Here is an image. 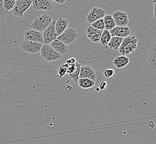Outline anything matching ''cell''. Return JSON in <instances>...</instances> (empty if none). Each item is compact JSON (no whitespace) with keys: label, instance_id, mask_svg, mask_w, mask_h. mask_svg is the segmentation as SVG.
<instances>
[{"label":"cell","instance_id":"obj_1","mask_svg":"<svg viewBox=\"0 0 156 144\" xmlns=\"http://www.w3.org/2000/svg\"><path fill=\"white\" fill-rule=\"evenodd\" d=\"M138 39L135 36H129L123 38L119 52L121 56H127L133 53L137 48Z\"/></svg>","mask_w":156,"mask_h":144},{"label":"cell","instance_id":"obj_2","mask_svg":"<svg viewBox=\"0 0 156 144\" xmlns=\"http://www.w3.org/2000/svg\"><path fill=\"white\" fill-rule=\"evenodd\" d=\"M51 20V16L47 14L39 16L32 22L30 27V29L42 33L49 26Z\"/></svg>","mask_w":156,"mask_h":144},{"label":"cell","instance_id":"obj_3","mask_svg":"<svg viewBox=\"0 0 156 144\" xmlns=\"http://www.w3.org/2000/svg\"><path fill=\"white\" fill-rule=\"evenodd\" d=\"M39 52L42 58L47 62L58 61L62 59V55L55 51L49 45H43Z\"/></svg>","mask_w":156,"mask_h":144},{"label":"cell","instance_id":"obj_4","mask_svg":"<svg viewBox=\"0 0 156 144\" xmlns=\"http://www.w3.org/2000/svg\"><path fill=\"white\" fill-rule=\"evenodd\" d=\"M32 0H16L15 5L12 10V13L15 17L21 18L23 16L32 5Z\"/></svg>","mask_w":156,"mask_h":144},{"label":"cell","instance_id":"obj_5","mask_svg":"<svg viewBox=\"0 0 156 144\" xmlns=\"http://www.w3.org/2000/svg\"><path fill=\"white\" fill-rule=\"evenodd\" d=\"M78 37V32L73 28H67L60 36H58L57 39L66 45L73 43Z\"/></svg>","mask_w":156,"mask_h":144},{"label":"cell","instance_id":"obj_6","mask_svg":"<svg viewBox=\"0 0 156 144\" xmlns=\"http://www.w3.org/2000/svg\"><path fill=\"white\" fill-rule=\"evenodd\" d=\"M55 22L56 20H51L49 26L42 32L44 45H49L57 38V34L55 30Z\"/></svg>","mask_w":156,"mask_h":144},{"label":"cell","instance_id":"obj_7","mask_svg":"<svg viewBox=\"0 0 156 144\" xmlns=\"http://www.w3.org/2000/svg\"><path fill=\"white\" fill-rule=\"evenodd\" d=\"M43 44L30 41L24 40L20 45L21 51L26 52L30 54H36L39 53Z\"/></svg>","mask_w":156,"mask_h":144},{"label":"cell","instance_id":"obj_8","mask_svg":"<svg viewBox=\"0 0 156 144\" xmlns=\"http://www.w3.org/2000/svg\"><path fill=\"white\" fill-rule=\"evenodd\" d=\"M32 7L36 11L51 12L54 8L52 0H32Z\"/></svg>","mask_w":156,"mask_h":144},{"label":"cell","instance_id":"obj_9","mask_svg":"<svg viewBox=\"0 0 156 144\" xmlns=\"http://www.w3.org/2000/svg\"><path fill=\"white\" fill-rule=\"evenodd\" d=\"M105 11L99 7H94L90 10L87 17V22L92 24L94 22L104 18L105 16Z\"/></svg>","mask_w":156,"mask_h":144},{"label":"cell","instance_id":"obj_10","mask_svg":"<svg viewBox=\"0 0 156 144\" xmlns=\"http://www.w3.org/2000/svg\"><path fill=\"white\" fill-rule=\"evenodd\" d=\"M24 39L26 41L37 42L43 45V38L42 32H39L32 29H28L24 32Z\"/></svg>","mask_w":156,"mask_h":144},{"label":"cell","instance_id":"obj_11","mask_svg":"<svg viewBox=\"0 0 156 144\" xmlns=\"http://www.w3.org/2000/svg\"><path fill=\"white\" fill-rule=\"evenodd\" d=\"M111 16L114 20L116 26L126 27L129 24V20L128 16L125 12L116 11Z\"/></svg>","mask_w":156,"mask_h":144},{"label":"cell","instance_id":"obj_12","mask_svg":"<svg viewBox=\"0 0 156 144\" xmlns=\"http://www.w3.org/2000/svg\"><path fill=\"white\" fill-rule=\"evenodd\" d=\"M97 75L95 70L89 66H84L80 67L79 78H87L94 81H96Z\"/></svg>","mask_w":156,"mask_h":144},{"label":"cell","instance_id":"obj_13","mask_svg":"<svg viewBox=\"0 0 156 144\" xmlns=\"http://www.w3.org/2000/svg\"><path fill=\"white\" fill-rule=\"evenodd\" d=\"M86 33L87 38L94 43H99L100 41L101 36L102 33V31L98 30L94 28L89 26L87 27Z\"/></svg>","mask_w":156,"mask_h":144},{"label":"cell","instance_id":"obj_14","mask_svg":"<svg viewBox=\"0 0 156 144\" xmlns=\"http://www.w3.org/2000/svg\"><path fill=\"white\" fill-rule=\"evenodd\" d=\"M112 37H117L125 38L129 36L131 31L127 27H119L116 26L113 29L108 31Z\"/></svg>","mask_w":156,"mask_h":144},{"label":"cell","instance_id":"obj_15","mask_svg":"<svg viewBox=\"0 0 156 144\" xmlns=\"http://www.w3.org/2000/svg\"><path fill=\"white\" fill-rule=\"evenodd\" d=\"M148 62L150 67L151 71L155 74L156 72V43L151 47L148 56Z\"/></svg>","mask_w":156,"mask_h":144},{"label":"cell","instance_id":"obj_16","mask_svg":"<svg viewBox=\"0 0 156 144\" xmlns=\"http://www.w3.org/2000/svg\"><path fill=\"white\" fill-rule=\"evenodd\" d=\"M49 45L51 46L55 51L57 52L60 55H65L68 53V48L67 45L58 39H55L51 42Z\"/></svg>","mask_w":156,"mask_h":144},{"label":"cell","instance_id":"obj_17","mask_svg":"<svg viewBox=\"0 0 156 144\" xmlns=\"http://www.w3.org/2000/svg\"><path fill=\"white\" fill-rule=\"evenodd\" d=\"M68 21L66 19L59 18L55 22V30L58 36H60L61 34L66 30L68 25Z\"/></svg>","mask_w":156,"mask_h":144},{"label":"cell","instance_id":"obj_18","mask_svg":"<svg viewBox=\"0 0 156 144\" xmlns=\"http://www.w3.org/2000/svg\"><path fill=\"white\" fill-rule=\"evenodd\" d=\"M129 59L128 57L125 56H120L116 57L113 60L112 63L117 69H121L125 68L129 63Z\"/></svg>","mask_w":156,"mask_h":144},{"label":"cell","instance_id":"obj_19","mask_svg":"<svg viewBox=\"0 0 156 144\" xmlns=\"http://www.w3.org/2000/svg\"><path fill=\"white\" fill-rule=\"evenodd\" d=\"M123 39L122 38H120L117 37H111V39L108 42L106 48H110L114 51L119 49L121 43L123 41Z\"/></svg>","mask_w":156,"mask_h":144},{"label":"cell","instance_id":"obj_20","mask_svg":"<svg viewBox=\"0 0 156 144\" xmlns=\"http://www.w3.org/2000/svg\"><path fill=\"white\" fill-rule=\"evenodd\" d=\"M78 84L79 87L83 89H90L95 85V81L87 78H79Z\"/></svg>","mask_w":156,"mask_h":144},{"label":"cell","instance_id":"obj_21","mask_svg":"<svg viewBox=\"0 0 156 144\" xmlns=\"http://www.w3.org/2000/svg\"><path fill=\"white\" fill-rule=\"evenodd\" d=\"M103 20L105 24V30L110 31L116 27L114 20L110 15H105L103 18Z\"/></svg>","mask_w":156,"mask_h":144},{"label":"cell","instance_id":"obj_22","mask_svg":"<svg viewBox=\"0 0 156 144\" xmlns=\"http://www.w3.org/2000/svg\"><path fill=\"white\" fill-rule=\"evenodd\" d=\"M111 37L112 36H111L108 31L106 30H104L103 31L102 34H101V36L100 41V43H101V45L106 48L108 42L111 39Z\"/></svg>","mask_w":156,"mask_h":144},{"label":"cell","instance_id":"obj_23","mask_svg":"<svg viewBox=\"0 0 156 144\" xmlns=\"http://www.w3.org/2000/svg\"><path fill=\"white\" fill-rule=\"evenodd\" d=\"M75 65L76 66V70L73 74L69 75V77L75 83H78V80L79 79V74H80V71L81 64L76 62Z\"/></svg>","mask_w":156,"mask_h":144},{"label":"cell","instance_id":"obj_24","mask_svg":"<svg viewBox=\"0 0 156 144\" xmlns=\"http://www.w3.org/2000/svg\"><path fill=\"white\" fill-rule=\"evenodd\" d=\"M16 0H3V9L6 12L12 10L15 5Z\"/></svg>","mask_w":156,"mask_h":144},{"label":"cell","instance_id":"obj_25","mask_svg":"<svg viewBox=\"0 0 156 144\" xmlns=\"http://www.w3.org/2000/svg\"><path fill=\"white\" fill-rule=\"evenodd\" d=\"M91 26L93 27L95 29H96L98 30L103 31L105 30V24L104 22L103 18L99 20L98 21L94 22L92 24H91Z\"/></svg>","mask_w":156,"mask_h":144},{"label":"cell","instance_id":"obj_26","mask_svg":"<svg viewBox=\"0 0 156 144\" xmlns=\"http://www.w3.org/2000/svg\"><path fill=\"white\" fill-rule=\"evenodd\" d=\"M57 77L59 79L63 78L64 75L67 74V64H63L58 69Z\"/></svg>","mask_w":156,"mask_h":144},{"label":"cell","instance_id":"obj_27","mask_svg":"<svg viewBox=\"0 0 156 144\" xmlns=\"http://www.w3.org/2000/svg\"><path fill=\"white\" fill-rule=\"evenodd\" d=\"M9 15V12H6L3 9V0H0V19L7 17Z\"/></svg>","mask_w":156,"mask_h":144},{"label":"cell","instance_id":"obj_28","mask_svg":"<svg viewBox=\"0 0 156 144\" xmlns=\"http://www.w3.org/2000/svg\"><path fill=\"white\" fill-rule=\"evenodd\" d=\"M114 70L112 69H106L103 72V75L106 78H110L114 75Z\"/></svg>","mask_w":156,"mask_h":144},{"label":"cell","instance_id":"obj_29","mask_svg":"<svg viewBox=\"0 0 156 144\" xmlns=\"http://www.w3.org/2000/svg\"><path fill=\"white\" fill-rule=\"evenodd\" d=\"M76 68V66L75 65V63L73 64H69V65L67 64V74H68L69 75L72 74L75 72Z\"/></svg>","mask_w":156,"mask_h":144},{"label":"cell","instance_id":"obj_30","mask_svg":"<svg viewBox=\"0 0 156 144\" xmlns=\"http://www.w3.org/2000/svg\"><path fill=\"white\" fill-rule=\"evenodd\" d=\"M107 81H102L100 83V85H99V89L101 90H103L105 89L106 87V86H107Z\"/></svg>","mask_w":156,"mask_h":144},{"label":"cell","instance_id":"obj_31","mask_svg":"<svg viewBox=\"0 0 156 144\" xmlns=\"http://www.w3.org/2000/svg\"><path fill=\"white\" fill-rule=\"evenodd\" d=\"M76 59L74 58H71L70 59H68L66 60V64L68 65L69 64H75L76 63Z\"/></svg>","mask_w":156,"mask_h":144},{"label":"cell","instance_id":"obj_32","mask_svg":"<svg viewBox=\"0 0 156 144\" xmlns=\"http://www.w3.org/2000/svg\"><path fill=\"white\" fill-rule=\"evenodd\" d=\"M52 1L54 2H55V3L62 5V4H64V3L66 2V0H52Z\"/></svg>","mask_w":156,"mask_h":144},{"label":"cell","instance_id":"obj_33","mask_svg":"<svg viewBox=\"0 0 156 144\" xmlns=\"http://www.w3.org/2000/svg\"><path fill=\"white\" fill-rule=\"evenodd\" d=\"M153 12H154V17L156 19V3H153Z\"/></svg>","mask_w":156,"mask_h":144},{"label":"cell","instance_id":"obj_34","mask_svg":"<svg viewBox=\"0 0 156 144\" xmlns=\"http://www.w3.org/2000/svg\"><path fill=\"white\" fill-rule=\"evenodd\" d=\"M152 2H153V3H156V0H152Z\"/></svg>","mask_w":156,"mask_h":144},{"label":"cell","instance_id":"obj_35","mask_svg":"<svg viewBox=\"0 0 156 144\" xmlns=\"http://www.w3.org/2000/svg\"><path fill=\"white\" fill-rule=\"evenodd\" d=\"M96 90H97V91H98H98H99V90H100V89H98V88H96Z\"/></svg>","mask_w":156,"mask_h":144}]
</instances>
